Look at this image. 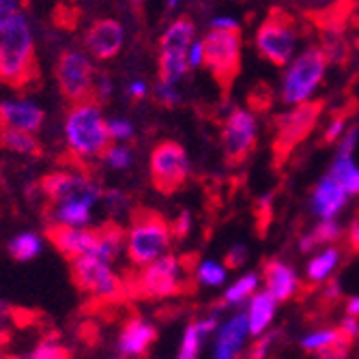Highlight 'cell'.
Returning <instances> with one entry per match:
<instances>
[{"label":"cell","instance_id":"7dc6e473","mask_svg":"<svg viewBox=\"0 0 359 359\" xmlns=\"http://www.w3.org/2000/svg\"><path fill=\"white\" fill-rule=\"evenodd\" d=\"M13 327V310L7 302L0 299V342H3Z\"/></svg>","mask_w":359,"mask_h":359},{"label":"cell","instance_id":"603a6c76","mask_svg":"<svg viewBox=\"0 0 359 359\" xmlns=\"http://www.w3.org/2000/svg\"><path fill=\"white\" fill-rule=\"evenodd\" d=\"M100 198H102V194H84V196H74V198L54 203V209H52L54 224L86 228L90 224L93 207Z\"/></svg>","mask_w":359,"mask_h":359},{"label":"cell","instance_id":"74e56055","mask_svg":"<svg viewBox=\"0 0 359 359\" xmlns=\"http://www.w3.org/2000/svg\"><path fill=\"white\" fill-rule=\"evenodd\" d=\"M357 142H359V127H357V125L346 127V132H344V134H342V138L338 140L336 155L353 157V155H355V149H357Z\"/></svg>","mask_w":359,"mask_h":359},{"label":"cell","instance_id":"7a4b0ae2","mask_svg":"<svg viewBox=\"0 0 359 359\" xmlns=\"http://www.w3.org/2000/svg\"><path fill=\"white\" fill-rule=\"evenodd\" d=\"M65 140L69 155L78 161H90L102 157L110 147L112 138L108 132V121L102 114V106L95 100L74 104L65 118Z\"/></svg>","mask_w":359,"mask_h":359},{"label":"cell","instance_id":"30bf717a","mask_svg":"<svg viewBox=\"0 0 359 359\" xmlns=\"http://www.w3.org/2000/svg\"><path fill=\"white\" fill-rule=\"evenodd\" d=\"M72 273L76 284L90 292L95 299L114 302L123 297V280L112 269V263L97 258L95 254H84L72 260Z\"/></svg>","mask_w":359,"mask_h":359},{"label":"cell","instance_id":"8992f818","mask_svg":"<svg viewBox=\"0 0 359 359\" xmlns=\"http://www.w3.org/2000/svg\"><path fill=\"white\" fill-rule=\"evenodd\" d=\"M241 32L239 30H219L209 28L203 37L205 65L222 88H228L241 67Z\"/></svg>","mask_w":359,"mask_h":359},{"label":"cell","instance_id":"7402d4cb","mask_svg":"<svg viewBox=\"0 0 359 359\" xmlns=\"http://www.w3.org/2000/svg\"><path fill=\"white\" fill-rule=\"evenodd\" d=\"M46 121V112L32 102L11 100L0 104V127H15L26 132H39Z\"/></svg>","mask_w":359,"mask_h":359},{"label":"cell","instance_id":"9c48e42d","mask_svg":"<svg viewBox=\"0 0 359 359\" xmlns=\"http://www.w3.org/2000/svg\"><path fill=\"white\" fill-rule=\"evenodd\" d=\"M149 170L157 191L175 194L185 185L189 177V157L179 142L164 140L151 151Z\"/></svg>","mask_w":359,"mask_h":359},{"label":"cell","instance_id":"9a60e30c","mask_svg":"<svg viewBox=\"0 0 359 359\" xmlns=\"http://www.w3.org/2000/svg\"><path fill=\"white\" fill-rule=\"evenodd\" d=\"M348 201H351V196L346 194L344 185L327 172L316 181V185L310 194V213L318 222L320 219H338V215L344 211Z\"/></svg>","mask_w":359,"mask_h":359},{"label":"cell","instance_id":"f5cc1de1","mask_svg":"<svg viewBox=\"0 0 359 359\" xmlns=\"http://www.w3.org/2000/svg\"><path fill=\"white\" fill-rule=\"evenodd\" d=\"M342 185H344L348 196H359V166L342 181Z\"/></svg>","mask_w":359,"mask_h":359},{"label":"cell","instance_id":"f546056e","mask_svg":"<svg viewBox=\"0 0 359 359\" xmlns=\"http://www.w3.org/2000/svg\"><path fill=\"white\" fill-rule=\"evenodd\" d=\"M228 269L224 263L215 258H205L201 260L198 265L194 269V280L198 286L203 288H222L226 282H228Z\"/></svg>","mask_w":359,"mask_h":359},{"label":"cell","instance_id":"52a82bcc","mask_svg":"<svg viewBox=\"0 0 359 359\" xmlns=\"http://www.w3.org/2000/svg\"><path fill=\"white\" fill-rule=\"evenodd\" d=\"M95 67L88 54L72 48L65 50L54 67V78L58 84V90L65 102L80 104L86 100H95Z\"/></svg>","mask_w":359,"mask_h":359},{"label":"cell","instance_id":"cb8c5ba5","mask_svg":"<svg viewBox=\"0 0 359 359\" xmlns=\"http://www.w3.org/2000/svg\"><path fill=\"white\" fill-rule=\"evenodd\" d=\"M342 263V250L334 245H323L316 252H312L308 265H306V278L312 284H325L327 280L334 278Z\"/></svg>","mask_w":359,"mask_h":359},{"label":"cell","instance_id":"8fae6325","mask_svg":"<svg viewBox=\"0 0 359 359\" xmlns=\"http://www.w3.org/2000/svg\"><path fill=\"white\" fill-rule=\"evenodd\" d=\"M258 140V121L248 108H233L224 118L222 149L228 164H241L250 157Z\"/></svg>","mask_w":359,"mask_h":359},{"label":"cell","instance_id":"5b68a950","mask_svg":"<svg viewBox=\"0 0 359 359\" xmlns=\"http://www.w3.org/2000/svg\"><path fill=\"white\" fill-rule=\"evenodd\" d=\"M256 50L276 67H284L299 52L297 24L282 9H273L256 30Z\"/></svg>","mask_w":359,"mask_h":359},{"label":"cell","instance_id":"11a10c76","mask_svg":"<svg viewBox=\"0 0 359 359\" xmlns=\"http://www.w3.org/2000/svg\"><path fill=\"white\" fill-rule=\"evenodd\" d=\"M344 312L351 314V316H359V295H351L344 302Z\"/></svg>","mask_w":359,"mask_h":359},{"label":"cell","instance_id":"8d00e7d4","mask_svg":"<svg viewBox=\"0 0 359 359\" xmlns=\"http://www.w3.org/2000/svg\"><path fill=\"white\" fill-rule=\"evenodd\" d=\"M155 100L161 104V106H166V108H177L181 104V95L177 90V86L172 84H166V82H159L155 86Z\"/></svg>","mask_w":359,"mask_h":359},{"label":"cell","instance_id":"db71d44e","mask_svg":"<svg viewBox=\"0 0 359 359\" xmlns=\"http://www.w3.org/2000/svg\"><path fill=\"white\" fill-rule=\"evenodd\" d=\"M346 239H348V248H351L355 254H359V219H355V222L348 226Z\"/></svg>","mask_w":359,"mask_h":359},{"label":"cell","instance_id":"ac0fdd59","mask_svg":"<svg viewBox=\"0 0 359 359\" xmlns=\"http://www.w3.org/2000/svg\"><path fill=\"white\" fill-rule=\"evenodd\" d=\"M219 320H222L219 310H211L207 316L191 320L183 330L179 351H177V359H201L205 344L211 340V336L219 327Z\"/></svg>","mask_w":359,"mask_h":359},{"label":"cell","instance_id":"4dcf8cb0","mask_svg":"<svg viewBox=\"0 0 359 359\" xmlns=\"http://www.w3.org/2000/svg\"><path fill=\"white\" fill-rule=\"evenodd\" d=\"M7 250L18 263H28L43 252V239L37 233H20L9 241Z\"/></svg>","mask_w":359,"mask_h":359},{"label":"cell","instance_id":"d6986e66","mask_svg":"<svg viewBox=\"0 0 359 359\" xmlns=\"http://www.w3.org/2000/svg\"><path fill=\"white\" fill-rule=\"evenodd\" d=\"M50 241L56 245V250L67 256L69 260L90 254L97 243V228H74V226H60L54 224L48 231Z\"/></svg>","mask_w":359,"mask_h":359},{"label":"cell","instance_id":"4316f807","mask_svg":"<svg viewBox=\"0 0 359 359\" xmlns=\"http://www.w3.org/2000/svg\"><path fill=\"white\" fill-rule=\"evenodd\" d=\"M344 237V228L338 219H320L310 233L299 239V252L312 254L323 245H334Z\"/></svg>","mask_w":359,"mask_h":359},{"label":"cell","instance_id":"2e32d148","mask_svg":"<svg viewBox=\"0 0 359 359\" xmlns=\"http://www.w3.org/2000/svg\"><path fill=\"white\" fill-rule=\"evenodd\" d=\"M123 41H125V30H123L121 22L106 18V20H97L86 30L84 48L97 60H110L121 52Z\"/></svg>","mask_w":359,"mask_h":359},{"label":"cell","instance_id":"681fc988","mask_svg":"<svg viewBox=\"0 0 359 359\" xmlns=\"http://www.w3.org/2000/svg\"><path fill=\"white\" fill-rule=\"evenodd\" d=\"M342 295H344V292H342L340 280L332 278V280L325 282V292H323V297H325V299H327V302H338Z\"/></svg>","mask_w":359,"mask_h":359},{"label":"cell","instance_id":"f35d334b","mask_svg":"<svg viewBox=\"0 0 359 359\" xmlns=\"http://www.w3.org/2000/svg\"><path fill=\"white\" fill-rule=\"evenodd\" d=\"M248 258H250V252L243 243H235L228 248L226 256H224V265L228 269H241L245 263H248Z\"/></svg>","mask_w":359,"mask_h":359},{"label":"cell","instance_id":"f1b7e54d","mask_svg":"<svg viewBox=\"0 0 359 359\" xmlns=\"http://www.w3.org/2000/svg\"><path fill=\"white\" fill-rule=\"evenodd\" d=\"M0 147L7 149L9 153L28 155V157H39L41 144L32 132L15 127H0Z\"/></svg>","mask_w":359,"mask_h":359},{"label":"cell","instance_id":"1f68e13d","mask_svg":"<svg viewBox=\"0 0 359 359\" xmlns=\"http://www.w3.org/2000/svg\"><path fill=\"white\" fill-rule=\"evenodd\" d=\"M159 82H166L177 86L189 72L187 54H159Z\"/></svg>","mask_w":359,"mask_h":359},{"label":"cell","instance_id":"3957f363","mask_svg":"<svg viewBox=\"0 0 359 359\" xmlns=\"http://www.w3.org/2000/svg\"><path fill=\"white\" fill-rule=\"evenodd\" d=\"M327 56L320 46H308L292 56L290 62L284 65V74L280 82V100L284 106H299L312 102L314 93L327 74Z\"/></svg>","mask_w":359,"mask_h":359},{"label":"cell","instance_id":"83f0119b","mask_svg":"<svg viewBox=\"0 0 359 359\" xmlns=\"http://www.w3.org/2000/svg\"><path fill=\"white\" fill-rule=\"evenodd\" d=\"M123 248H125L123 228L118 224L110 222L102 228H97V243H95V250L90 254L106 260V263H114Z\"/></svg>","mask_w":359,"mask_h":359},{"label":"cell","instance_id":"f6af8a7d","mask_svg":"<svg viewBox=\"0 0 359 359\" xmlns=\"http://www.w3.org/2000/svg\"><path fill=\"white\" fill-rule=\"evenodd\" d=\"M18 7L20 0H0V35H3L7 26L13 22V18L18 15Z\"/></svg>","mask_w":359,"mask_h":359},{"label":"cell","instance_id":"4fadbf2b","mask_svg":"<svg viewBox=\"0 0 359 359\" xmlns=\"http://www.w3.org/2000/svg\"><path fill=\"white\" fill-rule=\"evenodd\" d=\"M252 338L243 308L233 310L219 320V327L211 336L209 359H245L248 340Z\"/></svg>","mask_w":359,"mask_h":359},{"label":"cell","instance_id":"f907efd6","mask_svg":"<svg viewBox=\"0 0 359 359\" xmlns=\"http://www.w3.org/2000/svg\"><path fill=\"white\" fill-rule=\"evenodd\" d=\"M209 28H219V30H239V20L233 15H217L209 22Z\"/></svg>","mask_w":359,"mask_h":359},{"label":"cell","instance_id":"ab89813d","mask_svg":"<svg viewBox=\"0 0 359 359\" xmlns=\"http://www.w3.org/2000/svg\"><path fill=\"white\" fill-rule=\"evenodd\" d=\"M108 132L112 140H132L134 138V125L125 118H110L108 121Z\"/></svg>","mask_w":359,"mask_h":359},{"label":"cell","instance_id":"9f6ffc18","mask_svg":"<svg viewBox=\"0 0 359 359\" xmlns=\"http://www.w3.org/2000/svg\"><path fill=\"white\" fill-rule=\"evenodd\" d=\"M166 5H168V9H175L179 5V0H166Z\"/></svg>","mask_w":359,"mask_h":359},{"label":"cell","instance_id":"ee69618b","mask_svg":"<svg viewBox=\"0 0 359 359\" xmlns=\"http://www.w3.org/2000/svg\"><path fill=\"white\" fill-rule=\"evenodd\" d=\"M170 228H172V237L185 239V237L191 233V213H189L187 209H183V211L172 219Z\"/></svg>","mask_w":359,"mask_h":359},{"label":"cell","instance_id":"ba28073f","mask_svg":"<svg viewBox=\"0 0 359 359\" xmlns=\"http://www.w3.org/2000/svg\"><path fill=\"white\" fill-rule=\"evenodd\" d=\"M185 282H187L185 263L179 256L168 252L164 256H159L157 260H153V263L140 267L136 286L144 297L168 299V297L179 295Z\"/></svg>","mask_w":359,"mask_h":359},{"label":"cell","instance_id":"5bb4252c","mask_svg":"<svg viewBox=\"0 0 359 359\" xmlns=\"http://www.w3.org/2000/svg\"><path fill=\"white\" fill-rule=\"evenodd\" d=\"M41 191L48 196V198L54 203L74 198V196H84V194H102V187L97 185L95 179H90L86 175V170H76V168H67V170H58V172H50L41 179L39 183Z\"/></svg>","mask_w":359,"mask_h":359},{"label":"cell","instance_id":"ffe728a7","mask_svg":"<svg viewBox=\"0 0 359 359\" xmlns=\"http://www.w3.org/2000/svg\"><path fill=\"white\" fill-rule=\"evenodd\" d=\"M263 288H267L271 295L284 304L288 299H292L302 288V278L297 273V269L284 263V260H269L263 269Z\"/></svg>","mask_w":359,"mask_h":359},{"label":"cell","instance_id":"60d3db41","mask_svg":"<svg viewBox=\"0 0 359 359\" xmlns=\"http://www.w3.org/2000/svg\"><path fill=\"white\" fill-rule=\"evenodd\" d=\"M20 359H67V353L54 342H43L41 346H37L32 353H28L26 357H20Z\"/></svg>","mask_w":359,"mask_h":359},{"label":"cell","instance_id":"e575fe53","mask_svg":"<svg viewBox=\"0 0 359 359\" xmlns=\"http://www.w3.org/2000/svg\"><path fill=\"white\" fill-rule=\"evenodd\" d=\"M278 338H280V332H278V330H269V332H265V334H260V336L256 338L254 346L248 351L245 359H269V355H271V351H273Z\"/></svg>","mask_w":359,"mask_h":359},{"label":"cell","instance_id":"44dd1931","mask_svg":"<svg viewBox=\"0 0 359 359\" xmlns=\"http://www.w3.org/2000/svg\"><path fill=\"white\" fill-rule=\"evenodd\" d=\"M278 306H280V302L263 286L250 297V302L243 306V312L248 318V327H250L252 338H258L260 334L271 330L276 314H278Z\"/></svg>","mask_w":359,"mask_h":359},{"label":"cell","instance_id":"b9f144b4","mask_svg":"<svg viewBox=\"0 0 359 359\" xmlns=\"http://www.w3.org/2000/svg\"><path fill=\"white\" fill-rule=\"evenodd\" d=\"M112 97V80L108 74H97L95 76V102L97 104H106Z\"/></svg>","mask_w":359,"mask_h":359},{"label":"cell","instance_id":"277c9868","mask_svg":"<svg viewBox=\"0 0 359 359\" xmlns=\"http://www.w3.org/2000/svg\"><path fill=\"white\" fill-rule=\"evenodd\" d=\"M172 228L155 211L138 209L132 215L129 231L125 233V252L132 265L144 267L159 256L170 252Z\"/></svg>","mask_w":359,"mask_h":359},{"label":"cell","instance_id":"d4e9b609","mask_svg":"<svg viewBox=\"0 0 359 359\" xmlns=\"http://www.w3.org/2000/svg\"><path fill=\"white\" fill-rule=\"evenodd\" d=\"M196 37V26L189 18H177L159 39V54H187Z\"/></svg>","mask_w":359,"mask_h":359},{"label":"cell","instance_id":"bcb514c9","mask_svg":"<svg viewBox=\"0 0 359 359\" xmlns=\"http://www.w3.org/2000/svg\"><path fill=\"white\" fill-rule=\"evenodd\" d=\"M338 330H340V334H342L346 340L355 342V340L359 338V316L344 314L342 320H340V325H338Z\"/></svg>","mask_w":359,"mask_h":359},{"label":"cell","instance_id":"484cf974","mask_svg":"<svg viewBox=\"0 0 359 359\" xmlns=\"http://www.w3.org/2000/svg\"><path fill=\"white\" fill-rule=\"evenodd\" d=\"M260 286H263V276H260L258 271H245V273H241L233 284H228L224 288L222 306L226 310H239V308H243Z\"/></svg>","mask_w":359,"mask_h":359},{"label":"cell","instance_id":"7bdbcfd3","mask_svg":"<svg viewBox=\"0 0 359 359\" xmlns=\"http://www.w3.org/2000/svg\"><path fill=\"white\" fill-rule=\"evenodd\" d=\"M346 132V118L344 116H334L327 127H325V134H323V140L332 144V142H338L342 138V134Z\"/></svg>","mask_w":359,"mask_h":359},{"label":"cell","instance_id":"d6a6232c","mask_svg":"<svg viewBox=\"0 0 359 359\" xmlns=\"http://www.w3.org/2000/svg\"><path fill=\"white\" fill-rule=\"evenodd\" d=\"M340 338H342V334H340L338 327H320V330H312V332L304 334L299 338V346H302V351L314 355V353L323 351L325 346L334 344Z\"/></svg>","mask_w":359,"mask_h":359},{"label":"cell","instance_id":"d590c367","mask_svg":"<svg viewBox=\"0 0 359 359\" xmlns=\"http://www.w3.org/2000/svg\"><path fill=\"white\" fill-rule=\"evenodd\" d=\"M351 348H353V342L342 336L334 344H330V346H325L323 351L314 353V357L316 359H348L351 357Z\"/></svg>","mask_w":359,"mask_h":359},{"label":"cell","instance_id":"836d02e7","mask_svg":"<svg viewBox=\"0 0 359 359\" xmlns=\"http://www.w3.org/2000/svg\"><path fill=\"white\" fill-rule=\"evenodd\" d=\"M102 159L106 161V166H110L112 170H125L132 166V151L123 144H110L104 153Z\"/></svg>","mask_w":359,"mask_h":359},{"label":"cell","instance_id":"c3c4849f","mask_svg":"<svg viewBox=\"0 0 359 359\" xmlns=\"http://www.w3.org/2000/svg\"><path fill=\"white\" fill-rule=\"evenodd\" d=\"M187 62L189 69H201L205 65V48H203V39L201 41H191L189 50H187Z\"/></svg>","mask_w":359,"mask_h":359},{"label":"cell","instance_id":"7c38bea8","mask_svg":"<svg viewBox=\"0 0 359 359\" xmlns=\"http://www.w3.org/2000/svg\"><path fill=\"white\" fill-rule=\"evenodd\" d=\"M323 104L320 102H306L299 106H290L288 112L278 116L276 123V142L273 151L278 157H286L292 149H295L312 129L320 116Z\"/></svg>","mask_w":359,"mask_h":359},{"label":"cell","instance_id":"e0dca14e","mask_svg":"<svg viewBox=\"0 0 359 359\" xmlns=\"http://www.w3.org/2000/svg\"><path fill=\"white\" fill-rule=\"evenodd\" d=\"M155 338H157L155 325L142 316H134L123 325V330L116 338V351L125 359H140L153 346Z\"/></svg>","mask_w":359,"mask_h":359},{"label":"cell","instance_id":"6f0895ef","mask_svg":"<svg viewBox=\"0 0 359 359\" xmlns=\"http://www.w3.org/2000/svg\"><path fill=\"white\" fill-rule=\"evenodd\" d=\"M30 3V0H20V5H28Z\"/></svg>","mask_w":359,"mask_h":359},{"label":"cell","instance_id":"6da1fadb","mask_svg":"<svg viewBox=\"0 0 359 359\" xmlns=\"http://www.w3.org/2000/svg\"><path fill=\"white\" fill-rule=\"evenodd\" d=\"M39 80V60L32 30L24 15H15L0 35V84L26 90Z\"/></svg>","mask_w":359,"mask_h":359},{"label":"cell","instance_id":"816d5d0a","mask_svg":"<svg viewBox=\"0 0 359 359\" xmlns=\"http://www.w3.org/2000/svg\"><path fill=\"white\" fill-rule=\"evenodd\" d=\"M147 93H149V86H147V82H142V80H134L132 84H129V88H127V95L132 97L134 102L144 100Z\"/></svg>","mask_w":359,"mask_h":359}]
</instances>
